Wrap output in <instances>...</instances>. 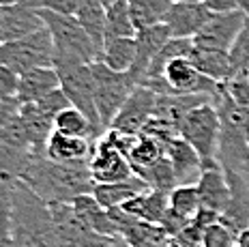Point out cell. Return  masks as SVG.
Segmentation results:
<instances>
[{
	"label": "cell",
	"instance_id": "cell-1",
	"mask_svg": "<svg viewBox=\"0 0 249 247\" xmlns=\"http://www.w3.org/2000/svg\"><path fill=\"white\" fill-rule=\"evenodd\" d=\"M22 181L48 204L73 202L77 195L92 194L95 178L90 174L88 161L60 163L48 155H37Z\"/></svg>",
	"mask_w": 249,
	"mask_h": 247
},
{
	"label": "cell",
	"instance_id": "cell-2",
	"mask_svg": "<svg viewBox=\"0 0 249 247\" xmlns=\"http://www.w3.org/2000/svg\"><path fill=\"white\" fill-rule=\"evenodd\" d=\"M11 239L13 247H60L50 204L24 181L11 187Z\"/></svg>",
	"mask_w": 249,
	"mask_h": 247
},
{
	"label": "cell",
	"instance_id": "cell-3",
	"mask_svg": "<svg viewBox=\"0 0 249 247\" xmlns=\"http://www.w3.org/2000/svg\"><path fill=\"white\" fill-rule=\"evenodd\" d=\"M215 106L221 118L217 161L249 178V106L234 101L226 90L217 97Z\"/></svg>",
	"mask_w": 249,
	"mask_h": 247
},
{
	"label": "cell",
	"instance_id": "cell-4",
	"mask_svg": "<svg viewBox=\"0 0 249 247\" xmlns=\"http://www.w3.org/2000/svg\"><path fill=\"white\" fill-rule=\"evenodd\" d=\"M45 26L52 33L54 41V67L75 65V63H95L99 60V50L88 37V33L80 26L75 18L60 13H52L41 9Z\"/></svg>",
	"mask_w": 249,
	"mask_h": 247
},
{
	"label": "cell",
	"instance_id": "cell-5",
	"mask_svg": "<svg viewBox=\"0 0 249 247\" xmlns=\"http://www.w3.org/2000/svg\"><path fill=\"white\" fill-rule=\"evenodd\" d=\"M142 86L155 90L157 95H209L217 101L224 92V82L211 80L200 73L189 58H174L163 67L161 78H146Z\"/></svg>",
	"mask_w": 249,
	"mask_h": 247
},
{
	"label": "cell",
	"instance_id": "cell-6",
	"mask_svg": "<svg viewBox=\"0 0 249 247\" xmlns=\"http://www.w3.org/2000/svg\"><path fill=\"white\" fill-rule=\"evenodd\" d=\"M92 73H95L97 112H99V118L107 131L116 114L121 112V107L131 97V92L140 86V82L131 71H114L107 65H103L101 60L92 63Z\"/></svg>",
	"mask_w": 249,
	"mask_h": 247
},
{
	"label": "cell",
	"instance_id": "cell-7",
	"mask_svg": "<svg viewBox=\"0 0 249 247\" xmlns=\"http://www.w3.org/2000/svg\"><path fill=\"white\" fill-rule=\"evenodd\" d=\"M180 138H185L198 151L202 168L217 161V146H219L221 118L215 101H204L189 112L178 127Z\"/></svg>",
	"mask_w": 249,
	"mask_h": 247
},
{
	"label": "cell",
	"instance_id": "cell-8",
	"mask_svg": "<svg viewBox=\"0 0 249 247\" xmlns=\"http://www.w3.org/2000/svg\"><path fill=\"white\" fill-rule=\"evenodd\" d=\"M0 65L19 75L35 67H54V41L48 26L28 37L0 43Z\"/></svg>",
	"mask_w": 249,
	"mask_h": 247
},
{
	"label": "cell",
	"instance_id": "cell-9",
	"mask_svg": "<svg viewBox=\"0 0 249 247\" xmlns=\"http://www.w3.org/2000/svg\"><path fill=\"white\" fill-rule=\"evenodd\" d=\"M58 71L60 78V88L65 90V95L69 97L71 106L82 110L88 116V121L92 123L97 136L106 133L99 112H97L95 104V73H92V63H75V65H60L54 67Z\"/></svg>",
	"mask_w": 249,
	"mask_h": 247
},
{
	"label": "cell",
	"instance_id": "cell-10",
	"mask_svg": "<svg viewBox=\"0 0 249 247\" xmlns=\"http://www.w3.org/2000/svg\"><path fill=\"white\" fill-rule=\"evenodd\" d=\"M50 209L56 221L60 247H110L114 243V236H103L88 228L75 213L73 202H54Z\"/></svg>",
	"mask_w": 249,
	"mask_h": 247
},
{
	"label": "cell",
	"instance_id": "cell-11",
	"mask_svg": "<svg viewBox=\"0 0 249 247\" xmlns=\"http://www.w3.org/2000/svg\"><path fill=\"white\" fill-rule=\"evenodd\" d=\"M88 168H90L95 183H118L136 176L131 159L124 155L106 133L99 140H95L92 155L88 159Z\"/></svg>",
	"mask_w": 249,
	"mask_h": 247
},
{
	"label": "cell",
	"instance_id": "cell-12",
	"mask_svg": "<svg viewBox=\"0 0 249 247\" xmlns=\"http://www.w3.org/2000/svg\"><path fill=\"white\" fill-rule=\"evenodd\" d=\"M247 19L249 15L243 9L230 11V13H213L211 19L204 24V28L194 37V43L198 48L230 52L234 41L241 35V30L245 28Z\"/></svg>",
	"mask_w": 249,
	"mask_h": 247
},
{
	"label": "cell",
	"instance_id": "cell-13",
	"mask_svg": "<svg viewBox=\"0 0 249 247\" xmlns=\"http://www.w3.org/2000/svg\"><path fill=\"white\" fill-rule=\"evenodd\" d=\"M155 106H157V92L140 84L131 92L127 104L121 107L110 129L129 133V136H138L146 127V123L155 116Z\"/></svg>",
	"mask_w": 249,
	"mask_h": 247
},
{
	"label": "cell",
	"instance_id": "cell-14",
	"mask_svg": "<svg viewBox=\"0 0 249 247\" xmlns=\"http://www.w3.org/2000/svg\"><path fill=\"white\" fill-rule=\"evenodd\" d=\"M110 215L118 228V236L127 241L129 247H163L168 241V230L161 224H150L127 213L123 207L110 209Z\"/></svg>",
	"mask_w": 249,
	"mask_h": 247
},
{
	"label": "cell",
	"instance_id": "cell-15",
	"mask_svg": "<svg viewBox=\"0 0 249 247\" xmlns=\"http://www.w3.org/2000/svg\"><path fill=\"white\" fill-rule=\"evenodd\" d=\"M211 15L213 13L204 7V2H172L163 24L170 28L172 37L194 39L211 19Z\"/></svg>",
	"mask_w": 249,
	"mask_h": 247
},
{
	"label": "cell",
	"instance_id": "cell-16",
	"mask_svg": "<svg viewBox=\"0 0 249 247\" xmlns=\"http://www.w3.org/2000/svg\"><path fill=\"white\" fill-rule=\"evenodd\" d=\"M45 28L41 18V9L35 7L33 0H24L18 4H4V22H2V43L28 37Z\"/></svg>",
	"mask_w": 249,
	"mask_h": 247
},
{
	"label": "cell",
	"instance_id": "cell-17",
	"mask_svg": "<svg viewBox=\"0 0 249 247\" xmlns=\"http://www.w3.org/2000/svg\"><path fill=\"white\" fill-rule=\"evenodd\" d=\"M198 194L202 209L215 211V213H224L230 204V185H228L226 170L219 161L204 166L198 178Z\"/></svg>",
	"mask_w": 249,
	"mask_h": 247
},
{
	"label": "cell",
	"instance_id": "cell-18",
	"mask_svg": "<svg viewBox=\"0 0 249 247\" xmlns=\"http://www.w3.org/2000/svg\"><path fill=\"white\" fill-rule=\"evenodd\" d=\"M226 176L230 185V204L219 219L236 234H241L245 228H249V183L243 174L232 170H226Z\"/></svg>",
	"mask_w": 249,
	"mask_h": 247
},
{
	"label": "cell",
	"instance_id": "cell-19",
	"mask_svg": "<svg viewBox=\"0 0 249 247\" xmlns=\"http://www.w3.org/2000/svg\"><path fill=\"white\" fill-rule=\"evenodd\" d=\"M56 88H60L58 71L54 67H35L19 75L18 101L19 104H37Z\"/></svg>",
	"mask_w": 249,
	"mask_h": 247
},
{
	"label": "cell",
	"instance_id": "cell-20",
	"mask_svg": "<svg viewBox=\"0 0 249 247\" xmlns=\"http://www.w3.org/2000/svg\"><path fill=\"white\" fill-rule=\"evenodd\" d=\"M165 157L172 161L180 185L198 183L200 172H202V159L198 155V151L185 138L176 136L165 144Z\"/></svg>",
	"mask_w": 249,
	"mask_h": 247
},
{
	"label": "cell",
	"instance_id": "cell-21",
	"mask_svg": "<svg viewBox=\"0 0 249 247\" xmlns=\"http://www.w3.org/2000/svg\"><path fill=\"white\" fill-rule=\"evenodd\" d=\"M95 142L88 138L69 136L62 131H52L48 144H45V155L60 163H75V161H88L92 155Z\"/></svg>",
	"mask_w": 249,
	"mask_h": 247
},
{
	"label": "cell",
	"instance_id": "cell-22",
	"mask_svg": "<svg viewBox=\"0 0 249 247\" xmlns=\"http://www.w3.org/2000/svg\"><path fill=\"white\" fill-rule=\"evenodd\" d=\"M172 37L170 35V28L165 24H157V26L150 28H142L136 33V45H138V58L136 65H133L131 73L138 78V82L144 80L150 63L155 60V56L159 54V50L168 43V39Z\"/></svg>",
	"mask_w": 249,
	"mask_h": 247
},
{
	"label": "cell",
	"instance_id": "cell-23",
	"mask_svg": "<svg viewBox=\"0 0 249 247\" xmlns=\"http://www.w3.org/2000/svg\"><path fill=\"white\" fill-rule=\"evenodd\" d=\"M150 189L144 178H140L138 174L127 181H118V183H97L95 189H92V195L99 200L101 207L110 209H118L124 207L129 200H133L136 195H140L142 192Z\"/></svg>",
	"mask_w": 249,
	"mask_h": 247
},
{
	"label": "cell",
	"instance_id": "cell-24",
	"mask_svg": "<svg viewBox=\"0 0 249 247\" xmlns=\"http://www.w3.org/2000/svg\"><path fill=\"white\" fill-rule=\"evenodd\" d=\"M189 60L196 65V69H198L200 73L209 75L211 80L228 82L234 78V67H232L230 52L198 48V45L194 43V50L189 52Z\"/></svg>",
	"mask_w": 249,
	"mask_h": 247
},
{
	"label": "cell",
	"instance_id": "cell-25",
	"mask_svg": "<svg viewBox=\"0 0 249 247\" xmlns=\"http://www.w3.org/2000/svg\"><path fill=\"white\" fill-rule=\"evenodd\" d=\"M73 209L82 217V221H84L88 228L95 230V232H99L103 236H118V228H116V224H114L110 211L106 207H101L99 200L92 194L77 195L73 200Z\"/></svg>",
	"mask_w": 249,
	"mask_h": 247
},
{
	"label": "cell",
	"instance_id": "cell-26",
	"mask_svg": "<svg viewBox=\"0 0 249 247\" xmlns=\"http://www.w3.org/2000/svg\"><path fill=\"white\" fill-rule=\"evenodd\" d=\"M168 195L170 194H163V192H157V189H146L140 195H136L133 200H129L124 204V211L136 217L144 219V221H150V224H161L165 213H168Z\"/></svg>",
	"mask_w": 249,
	"mask_h": 247
},
{
	"label": "cell",
	"instance_id": "cell-27",
	"mask_svg": "<svg viewBox=\"0 0 249 247\" xmlns=\"http://www.w3.org/2000/svg\"><path fill=\"white\" fill-rule=\"evenodd\" d=\"M138 58L136 37H118L107 39L103 43L99 60L114 71H131Z\"/></svg>",
	"mask_w": 249,
	"mask_h": 247
},
{
	"label": "cell",
	"instance_id": "cell-28",
	"mask_svg": "<svg viewBox=\"0 0 249 247\" xmlns=\"http://www.w3.org/2000/svg\"><path fill=\"white\" fill-rule=\"evenodd\" d=\"M75 19L88 33V37L92 39L101 56L103 43H106V7H103V2L101 0H82Z\"/></svg>",
	"mask_w": 249,
	"mask_h": 247
},
{
	"label": "cell",
	"instance_id": "cell-29",
	"mask_svg": "<svg viewBox=\"0 0 249 247\" xmlns=\"http://www.w3.org/2000/svg\"><path fill=\"white\" fill-rule=\"evenodd\" d=\"M133 26L138 30L163 24L165 13L172 7V0H127Z\"/></svg>",
	"mask_w": 249,
	"mask_h": 247
},
{
	"label": "cell",
	"instance_id": "cell-30",
	"mask_svg": "<svg viewBox=\"0 0 249 247\" xmlns=\"http://www.w3.org/2000/svg\"><path fill=\"white\" fill-rule=\"evenodd\" d=\"M168 202H170V213H174L176 217H180L185 221H191L202 209L198 185L189 183V185H178V187H174L168 195Z\"/></svg>",
	"mask_w": 249,
	"mask_h": 247
},
{
	"label": "cell",
	"instance_id": "cell-31",
	"mask_svg": "<svg viewBox=\"0 0 249 247\" xmlns=\"http://www.w3.org/2000/svg\"><path fill=\"white\" fill-rule=\"evenodd\" d=\"M54 129L62 131V133H69V136L88 138V140H92V142L99 140V136H97L92 123L88 121V116L82 110L73 107V106L65 107V110H62L60 114L54 118Z\"/></svg>",
	"mask_w": 249,
	"mask_h": 247
},
{
	"label": "cell",
	"instance_id": "cell-32",
	"mask_svg": "<svg viewBox=\"0 0 249 247\" xmlns=\"http://www.w3.org/2000/svg\"><path fill=\"white\" fill-rule=\"evenodd\" d=\"M163 155H165L163 142H159L157 138L148 136V133H138L136 140H133L131 151H129V159H131L136 172L157 163Z\"/></svg>",
	"mask_w": 249,
	"mask_h": 247
},
{
	"label": "cell",
	"instance_id": "cell-33",
	"mask_svg": "<svg viewBox=\"0 0 249 247\" xmlns=\"http://www.w3.org/2000/svg\"><path fill=\"white\" fill-rule=\"evenodd\" d=\"M138 176L144 178L146 185L150 189H157V192H163V194H170L174 187H178V176H176L174 172V166L172 161H170L168 157H161L157 163H153V166L144 168V170H138Z\"/></svg>",
	"mask_w": 249,
	"mask_h": 247
},
{
	"label": "cell",
	"instance_id": "cell-34",
	"mask_svg": "<svg viewBox=\"0 0 249 247\" xmlns=\"http://www.w3.org/2000/svg\"><path fill=\"white\" fill-rule=\"evenodd\" d=\"M136 33L138 28L133 26L127 0H121L106 9V41L118 37H136Z\"/></svg>",
	"mask_w": 249,
	"mask_h": 247
},
{
	"label": "cell",
	"instance_id": "cell-35",
	"mask_svg": "<svg viewBox=\"0 0 249 247\" xmlns=\"http://www.w3.org/2000/svg\"><path fill=\"white\" fill-rule=\"evenodd\" d=\"M191 50H194V39L170 37L168 43L159 50V54L155 56V60L150 63L146 75H144V80H146V78H161L163 67L168 65L170 60H174V58H189Z\"/></svg>",
	"mask_w": 249,
	"mask_h": 247
},
{
	"label": "cell",
	"instance_id": "cell-36",
	"mask_svg": "<svg viewBox=\"0 0 249 247\" xmlns=\"http://www.w3.org/2000/svg\"><path fill=\"white\" fill-rule=\"evenodd\" d=\"M11 187H13V183L0 181V247H13V239H11Z\"/></svg>",
	"mask_w": 249,
	"mask_h": 247
},
{
	"label": "cell",
	"instance_id": "cell-37",
	"mask_svg": "<svg viewBox=\"0 0 249 247\" xmlns=\"http://www.w3.org/2000/svg\"><path fill=\"white\" fill-rule=\"evenodd\" d=\"M236 239L238 234L234 230L228 228L221 219H217L204 230L200 247H236Z\"/></svg>",
	"mask_w": 249,
	"mask_h": 247
},
{
	"label": "cell",
	"instance_id": "cell-38",
	"mask_svg": "<svg viewBox=\"0 0 249 247\" xmlns=\"http://www.w3.org/2000/svg\"><path fill=\"white\" fill-rule=\"evenodd\" d=\"M230 58L232 67H234V75H245L249 71V19L238 35V39L234 41V45H232Z\"/></svg>",
	"mask_w": 249,
	"mask_h": 247
},
{
	"label": "cell",
	"instance_id": "cell-39",
	"mask_svg": "<svg viewBox=\"0 0 249 247\" xmlns=\"http://www.w3.org/2000/svg\"><path fill=\"white\" fill-rule=\"evenodd\" d=\"M18 88H19V73L9 69L7 65H0V101L18 99Z\"/></svg>",
	"mask_w": 249,
	"mask_h": 247
},
{
	"label": "cell",
	"instance_id": "cell-40",
	"mask_svg": "<svg viewBox=\"0 0 249 247\" xmlns=\"http://www.w3.org/2000/svg\"><path fill=\"white\" fill-rule=\"evenodd\" d=\"M33 4L39 7V9H45V11H52V13H60V15L75 18L82 0H33Z\"/></svg>",
	"mask_w": 249,
	"mask_h": 247
},
{
	"label": "cell",
	"instance_id": "cell-41",
	"mask_svg": "<svg viewBox=\"0 0 249 247\" xmlns=\"http://www.w3.org/2000/svg\"><path fill=\"white\" fill-rule=\"evenodd\" d=\"M204 7L211 13H230V11L243 9L238 0H204Z\"/></svg>",
	"mask_w": 249,
	"mask_h": 247
},
{
	"label": "cell",
	"instance_id": "cell-42",
	"mask_svg": "<svg viewBox=\"0 0 249 247\" xmlns=\"http://www.w3.org/2000/svg\"><path fill=\"white\" fill-rule=\"evenodd\" d=\"M163 247H191V245H187L180 236H176V234H170L168 236V241L163 243Z\"/></svg>",
	"mask_w": 249,
	"mask_h": 247
},
{
	"label": "cell",
	"instance_id": "cell-43",
	"mask_svg": "<svg viewBox=\"0 0 249 247\" xmlns=\"http://www.w3.org/2000/svg\"><path fill=\"white\" fill-rule=\"evenodd\" d=\"M236 247H249V228H245L236 239Z\"/></svg>",
	"mask_w": 249,
	"mask_h": 247
},
{
	"label": "cell",
	"instance_id": "cell-44",
	"mask_svg": "<svg viewBox=\"0 0 249 247\" xmlns=\"http://www.w3.org/2000/svg\"><path fill=\"white\" fill-rule=\"evenodd\" d=\"M2 22H4V4H0V43H2Z\"/></svg>",
	"mask_w": 249,
	"mask_h": 247
},
{
	"label": "cell",
	"instance_id": "cell-45",
	"mask_svg": "<svg viewBox=\"0 0 249 247\" xmlns=\"http://www.w3.org/2000/svg\"><path fill=\"white\" fill-rule=\"evenodd\" d=\"M101 2H103V7H112V4H116V2H121V0H101Z\"/></svg>",
	"mask_w": 249,
	"mask_h": 247
},
{
	"label": "cell",
	"instance_id": "cell-46",
	"mask_svg": "<svg viewBox=\"0 0 249 247\" xmlns=\"http://www.w3.org/2000/svg\"><path fill=\"white\" fill-rule=\"evenodd\" d=\"M18 2H24V0H0V4H18Z\"/></svg>",
	"mask_w": 249,
	"mask_h": 247
},
{
	"label": "cell",
	"instance_id": "cell-47",
	"mask_svg": "<svg viewBox=\"0 0 249 247\" xmlns=\"http://www.w3.org/2000/svg\"><path fill=\"white\" fill-rule=\"evenodd\" d=\"M172 2H204V0H172Z\"/></svg>",
	"mask_w": 249,
	"mask_h": 247
},
{
	"label": "cell",
	"instance_id": "cell-48",
	"mask_svg": "<svg viewBox=\"0 0 249 247\" xmlns=\"http://www.w3.org/2000/svg\"><path fill=\"white\" fill-rule=\"evenodd\" d=\"M245 78H247V82H249V71H247V73H245Z\"/></svg>",
	"mask_w": 249,
	"mask_h": 247
}]
</instances>
